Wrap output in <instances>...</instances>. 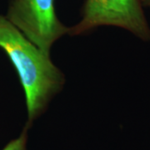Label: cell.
<instances>
[{
    "label": "cell",
    "instance_id": "2",
    "mask_svg": "<svg viewBox=\"0 0 150 150\" xmlns=\"http://www.w3.org/2000/svg\"><path fill=\"white\" fill-rule=\"evenodd\" d=\"M101 26L120 28L150 41V25L140 0H84L80 20L69 28V34H85Z\"/></svg>",
    "mask_w": 150,
    "mask_h": 150
},
{
    "label": "cell",
    "instance_id": "5",
    "mask_svg": "<svg viewBox=\"0 0 150 150\" xmlns=\"http://www.w3.org/2000/svg\"><path fill=\"white\" fill-rule=\"evenodd\" d=\"M144 8H150V0H140Z\"/></svg>",
    "mask_w": 150,
    "mask_h": 150
},
{
    "label": "cell",
    "instance_id": "1",
    "mask_svg": "<svg viewBox=\"0 0 150 150\" xmlns=\"http://www.w3.org/2000/svg\"><path fill=\"white\" fill-rule=\"evenodd\" d=\"M0 48L13 65L25 94L28 120L33 123L48 108L51 100L64 88V73L46 54L0 14Z\"/></svg>",
    "mask_w": 150,
    "mask_h": 150
},
{
    "label": "cell",
    "instance_id": "4",
    "mask_svg": "<svg viewBox=\"0 0 150 150\" xmlns=\"http://www.w3.org/2000/svg\"><path fill=\"white\" fill-rule=\"evenodd\" d=\"M30 129L25 124L20 134L10 142H8L2 150H28V129Z\"/></svg>",
    "mask_w": 150,
    "mask_h": 150
},
{
    "label": "cell",
    "instance_id": "3",
    "mask_svg": "<svg viewBox=\"0 0 150 150\" xmlns=\"http://www.w3.org/2000/svg\"><path fill=\"white\" fill-rule=\"evenodd\" d=\"M6 18L48 55L54 43L69 32L57 15L55 0H10Z\"/></svg>",
    "mask_w": 150,
    "mask_h": 150
}]
</instances>
